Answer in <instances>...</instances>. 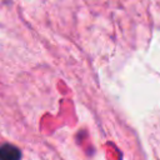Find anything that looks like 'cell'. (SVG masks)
Returning a JSON list of instances; mask_svg holds the SVG:
<instances>
[{
	"label": "cell",
	"instance_id": "obj_1",
	"mask_svg": "<svg viewBox=\"0 0 160 160\" xmlns=\"http://www.w3.org/2000/svg\"><path fill=\"white\" fill-rule=\"evenodd\" d=\"M21 151L11 144H4L0 146V160H20Z\"/></svg>",
	"mask_w": 160,
	"mask_h": 160
}]
</instances>
